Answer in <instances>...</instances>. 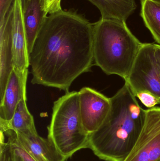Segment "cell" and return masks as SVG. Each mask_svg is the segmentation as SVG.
Instances as JSON below:
<instances>
[{
  "mask_svg": "<svg viewBox=\"0 0 160 161\" xmlns=\"http://www.w3.org/2000/svg\"><path fill=\"white\" fill-rule=\"evenodd\" d=\"M94 61L93 23L62 9L45 18L29 53L32 83L67 92Z\"/></svg>",
  "mask_w": 160,
  "mask_h": 161,
  "instance_id": "obj_1",
  "label": "cell"
},
{
  "mask_svg": "<svg viewBox=\"0 0 160 161\" xmlns=\"http://www.w3.org/2000/svg\"><path fill=\"white\" fill-rule=\"evenodd\" d=\"M110 98V112L99 128L90 134L89 148L102 160L122 161L141 133L146 110L126 83Z\"/></svg>",
  "mask_w": 160,
  "mask_h": 161,
  "instance_id": "obj_2",
  "label": "cell"
},
{
  "mask_svg": "<svg viewBox=\"0 0 160 161\" xmlns=\"http://www.w3.org/2000/svg\"><path fill=\"white\" fill-rule=\"evenodd\" d=\"M95 64L107 75L126 79L142 45L126 21L102 19L93 23Z\"/></svg>",
  "mask_w": 160,
  "mask_h": 161,
  "instance_id": "obj_3",
  "label": "cell"
},
{
  "mask_svg": "<svg viewBox=\"0 0 160 161\" xmlns=\"http://www.w3.org/2000/svg\"><path fill=\"white\" fill-rule=\"evenodd\" d=\"M48 129V139L65 160L89 148L90 134L82 122L78 92H67L54 102Z\"/></svg>",
  "mask_w": 160,
  "mask_h": 161,
  "instance_id": "obj_4",
  "label": "cell"
},
{
  "mask_svg": "<svg viewBox=\"0 0 160 161\" xmlns=\"http://www.w3.org/2000/svg\"><path fill=\"white\" fill-rule=\"evenodd\" d=\"M125 80L134 95L147 92L160 101V72L155 57V44L143 43Z\"/></svg>",
  "mask_w": 160,
  "mask_h": 161,
  "instance_id": "obj_5",
  "label": "cell"
},
{
  "mask_svg": "<svg viewBox=\"0 0 160 161\" xmlns=\"http://www.w3.org/2000/svg\"><path fill=\"white\" fill-rule=\"evenodd\" d=\"M160 160V108L146 110L141 133L126 158L122 161Z\"/></svg>",
  "mask_w": 160,
  "mask_h": 161,
  "instance_id": "obj_6",
  "label": "cell"
},
{
  "mask_svg": "<svg viewBox=\"0 0 160 161\" xmlns=\"http://www.w3.org/2000/svg\"><path fill=\"white\" fill-rule=\"evenodd\" d=\"M78 92L82 122L91 134L99 128L108 116L111 105V98L90 87H83Z\"/></svg>",
  "mask_w": 160,
  "mask_h": 161,
  "instance_id": "obj_7",
  "label": "cell"
},
{
  "mask_svg": "<svg viewBox=\"0 0 160 161\" xmlns=\"http://www.w3.org/2000/svg\"><path fill=\"white\" fill-rule=\"evenodd\" d=\"M12 38L14 69L27 77L29 67V53L23 19L22 0H15L12 7Z\"/></svg>",
  "mask_w": 160,
  "mask_h": 161,
  "instance_id": "obj_8",
  "label": "cell"
},
{
  "mask_svg": "<svg viewBox=\"0 0 160 161\" xmlns=\"http://www.w3.org/2000/svg\"><path fill=\"white\" fill-rule=\"evenodd\" d=\"M13 69L11 8L6 16L0 19V100L3 96L9 75Z\"/></svg>",
  "mask_w": 160,
  "mask_h": 161,
  "instance_id": "obj_9",
  "label": "cell"
},
{
  "mask_svg": "<svg viewBox=\"0 0 160 161\" xmlns=\"http://www.w3.org/2000/svg\"><path fill=\"white\" fill-rule=\"evenodd\" d=\"M27 77L14 69L9 75L4 93L0 102V125L8 123L13 117L19 101L26 96Z\"/></svg>",
  "mask_w": 160,
  "mask_h": 161,
  "instance_id": "obj_10",
  "label": "cell"
},
{
  "mask_svg": "<svg viewBox=\"0 0 160 161\" xmlns=\"http://www.w3.org/2000/svg\"><path fill=\"white\" fill-rule=\"evenodd\" d=\"M14 132L19 142L36 161L66 160L49 139L39 135L36 129Z\"/></svg>",
  "mask_w": 160,
  "mask_h": 161,
  "instance_id": "obj_11",
  "label": "cell"
},
{
  "mask_svg": "<svg viewBox=\"0 0 160 161\" xmlns=\"http://www.w3.org/2000/svg\"><path fill=\"white\" fill-rule=\"evenodd\" d=\"M23 14L29 54L39 29L47 16L42 9L40 0H27L23 5Z\"/></svg>",
  "mask_w": 160,
  "mask_h": 161,
  "instance_id": "obj_12",
  "label": "cell"
},
{
  "mask_svg": "<svg viewBox=\"0 0 160 161\" xmlns=\"http://www.w3.org/2000/svg\"><path fill=\"white\" fill-rule=\"evenodd\" d=\"M100 11L102 19H118L126 21L134 12L135 0H87Z\"/></svg>",
  "mask_w": 160,
  "mask_h": 161,
  "instance_id": "obj_13",
  "label": "cell"
},
{
  "mask_svg": "<svg viewBox=\"0 0 160 161\" xmlns=\"http://www.w3.org/2000/svg\"><path fill=\"white\" fill-rule=\"evenodd\" d=\"M26 101L27 97H23L19 101L12 119L0 125L1 132L8 130L21 132L36 129L34 117L28 110Z\"/></svg>",
  "mask_w": 160,
  "mask_h": 161,
  "instance_id": "obj_14",
  "label": "cell"
},
{
  "mask_svg": "<svg viewBox=\"0 0 160 161\" xmlns=\"http://www.w3.org/2000/svg\"><path fill=\"white\" fill-rule=\"evenodd\" d=\"M141 15L155 41L160 45V2L141 0Z\"/></svg>",
  "mask_w": 160,
  "mask_h": 161,
  "instance_id": "obj_15",
  "label": "cell"
},
{
  "mask_svg": "<svg viewBox=\"0 0 160 161\" xmlns=\"http://www.w3.org/2000/svg\"><path fill=\"white\" fill-rule=\"evenodd\" d=\"M4 136V133L1 132L0 161H23L12 145L8 141L5 142Z\"/></svg>",
  "mask_w": 160,
  "mask_h": 161,
  "instance_id": "obj_16",
  "label": "cell"
},
{
  "mask_svg": "<svg viewBox=\"0 0 160 161\" xmlns=\"http://www.w3.org/2000/svg\"><path fill=\"white\" fill-rule=\"evenodd\" d=\"M3 133L7 137L8 142L12 145L15 151L20 156L23 161H36L23 145L19 142L14 131L8 130Z\"/></svg>",
  "mask_w": 160,
  "mask_h": 161,
  "instance_id": "obj_17",
  "label": "cell"
},
{
  "mask_svg": "<svg viewBox=\"0 0 160 161\" xmlns=\"http://www.w3.org/2000/svg\"><path fill=\"white\" fill-rule=\"evenodd\" d=\"M62 0H40L42 9L46 16L59 12L62 10Z\"/></svg>",
  "mask_w": 160,
  "mask_h": 161,
  "instance_id": "obj_18",
  "label": "cell"
},
{
  "mask_svg": "<svg viewBox=\"0 0 160 161\" xmlns=\"http://www.w3.org/2000/svg\"><path fill=\"white\" fill-rule=\"evenodd\" d=\"M143 104L148 108H154L160 104V101L155 96L147 92H141L135 95Z\"/></svg>",
  "mask_w": 160,
  "mask_h": 161,
  "instance_id": "obj_19",
  "label": "cell"
},
{
  "mask_svg": "<svg viewBox=\"0 0 160 161\" xmlns=\"http://www.w3.org/2000/svg\"><path fill=\"white\" fill-rule=\"evenodd\" d=\"M15 0H0V19H3L10 11Z\"/></svg>",
  "mask_w": 160,
  "mask_h": 161,
  "instance_id": "obj_20",
  "label": "cell"
},
{
  "mask_svg": "<svg viewBox=\"0 0 160 161\" xmlns=\"http://www.w3.org/2000/svg\"><path fill=\"white\" fill-rule=\"evenodd\" d=\"M155 57L157 66L160 72V45L155 44Z\"/></svg>",
  "mask_w": 160,
  "mask_h": 161,
  "instance_id": "obj_21",
  "label": "cell"
},
{
  "mask_svg": "<svg viewBox=\"0 0 160 161\" xmlns=\"http://www.w3.org/2000/svg\"><path fill=\"white\" fill-rule=\"evenodd\" d=\"M27 0H22L23 2V5L25 4V3H26V2H27Z\"/></svg>",
  "mask_w": 160,
  "mask_h": 161,
  "instance_id": "obj_22",
  "label": "cell"
},
{
  "mask_svg": "<svg viewBox=\"0 0 160 161\" xmlns=\"http://www.w3.org/2000/svg\"><path fill=\"white\" fill-rule=\"evenodd\" d=\"M157 1H160V0H157Z\"/></svg>",
  "mask_w": 160,
  "mask_h": 161,
  "instance_id": "obj_23",
  "label": "cell"
},
{
  "mask_svg": "<svg viewBox=\"0 0 160 161\" xmlns=\"http://www.w3.org/2000/svg\"></svg>",
  "mask_w": 160,
  "mask_h": 161,
  "instance_id": "obj_24",
  "label": "cell"
}]
</instances>
